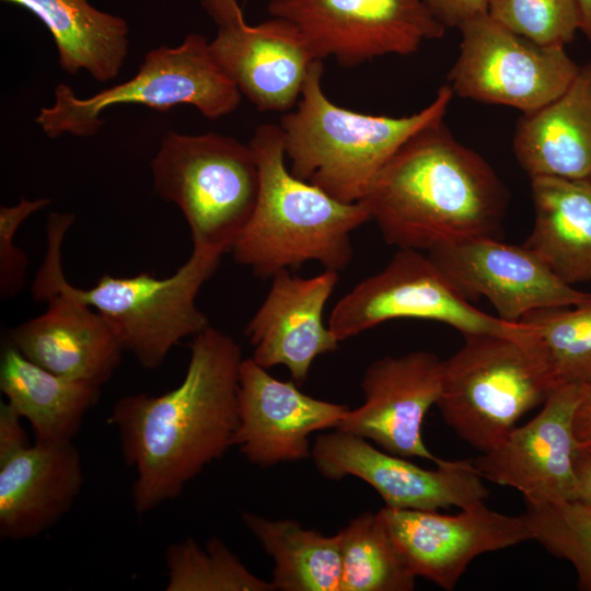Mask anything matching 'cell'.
<instances>
[{
	"label": "cell",
	"instance_id": "cell-1",
	"mask_svg": "<svg viewBox=\"0 0 591 591\" xmlns=\"http://www.w3.org/2000/svg\"><path fill=\"white\" fill-rule=\"evenodd\" d=\"M242 362L237 343L208 326L194 336L176 387L126 395L114 404L106 422L117 429L123 459L136 473L131 501L138 515L177 498L233 447Z\"/></svg>",
	"mask_w": 591,
	"mask_h": 591
},
{
	"label": "cell",
	"instance_id": "cell-2",
	"mask_svg": "<svg viewBox=\"0 0 591 591\" xmlns=\"http://www.w3.org/2000/svg\"><path fill=\"white\" fill-rule=\"evenodd\" d=\"M509 199L490 164L441 119L402 144L359 202L387 244L429 252L470 237H499Z\"/></svg>",
	"mask_w": 591,
	"mask_h": 591
},
{
	"label": "cell",
	"instance_id": "cell-3",
	"mask_svg": "<svg viewBox=\"0 0 591 591\" xmlns=\"http://www.w3.org/2000/svg\"><path fill=\"white\" fill-rule=\"evenodd\" d=\"M259 171L252 217L231 250L258 278L317 262L344 270L352 258L351 233L370 221L361 202H343L296 177L286 166L279 125H259L248 142Z\"/></svg>",
	"mask_w": 591,
	"mask_h": 591
},
{
	"label": "cell",
	"instance_id": "cell-4",
	"mask_svg": "<svg viewBox=\"0 0 591 591\" xmlns=\"http://www.w3.org/2000/svg\"><path fill=\"white\" fill-rule=\"evenodd\" d=\"M323 60L304 81L296 109L283 113L286 160L298 178L343 202H359L402 144L419 129L444 118L454 94L448 83L422 109L392 117L355 112L324 93Z\"/></svg>",
	"mask_w": 591,
	"mask_h": 591
},
{
	"label": "cell",
	"instance_id": "cell-5",
	"mask_svg": "<svg viewBox=\"0 0 591 591\" xmlns=\"http://www.w3.org/2000/svg\"><path fill=\"white\" fill-rule=\"evenodd\" d=\"M464 338L463 346L442 361L436 405L460 439L485 453L498 447L520 418L543 405L558 384L530 327L523 336Z\"/></svg>",
	"mask_w": 591,
	"mask_h": 591
},
{
	"label": "cell",
	"instance_id": "cell-6",
	"mask_svg": "<svg viewBox=\"0 0 591 591\" xmlns=\"http://www.w3.org/2000/svg\"><path fill=\"white\" fill-rule=\"evenodd\" d=\"M150 167L157 194L182 211L193 247L221 256L231 252L259 192L250 144L217 132L169 131Z\"/></svg>",
	"mask_w": 591,
	"mask_h": 591
},
{
	"label": "cell",
	"instance_id": "cell-7",
	"mask_svg": "<svg viewBox=\"0 0 591 591\" xmlns=\"http://www.w3.org/2000/svg\"><path fill=\"white\" fill-rule=\"evenodd\" d=\"M54 95L53 105L42 107L35 118L48 138L94 136L104 125L102 113L116 105L138 104L165 112L185 104L208 119H218L234 112L242 96L213 58L210 42L197 33H189L175 47L149 50L132 78L90 97H79L63 83L55 88Z\"/></svg>",
	"mask_w": 591,
	"mask_h": 591
},
{
	"label": "cell",
	"instance_id": "cell-8",
	"mask_svg": "<svg viewBox=\"0 0 591 591\" xmlns=\"http://www.w3.org/2000/svg\"><path fill=\"white\" fill-rule=\"evenodd\" d=\"M73 221L72 213L49 215L46 255L31 289L47 309L11 328L7 341L50 372L102 386L125 349L109 322L71 291L63 274L61 245Z\"/></svg>",
	"mask_w": 591,
	"mask_h": 591
},
{
	"label": "cell",
	"instance_id": "cell-9",
	"mask_svg": "<svg viewBox=\"0 0 591 591\" xmlns=\"http://www.w3.org/2000/svg\"><path fill=\"white\" fill-rule=\"evenodd\" d=\"M220 259L219 254L193 247L188 259L169 277L106 274L89 289L71 283L70 289L109 322L125 351L144 369L154 370L182 339L210 326L196 299Z\"/></svg>",
	"mask_w": 591,
	"mask_h": 591
},
{
	"label": "cell",
	"instance_id": "cell-10",
	"mask_svg": "<svg viewBox=\"0 0 591 591\" xmlns=\"http://www.w3.org/2000/svg\"><path fill=\"white\" fill-rule=\"evenodd\" d=\"M395 318L440 322L463 336L529 333L523 322H507L475 308L417 250L398 248L382 270L358 282L333 308L328 327L343 341Z\"/></svg>",
	"mask_w": 591,
	"mask_h": 591
},
{
	"label": "cell",
	"instance_id": "cell-11",
	"mask_svg": "<svg viewBox=\"0 0 591 591\" xmlns=\"http://www.w3.org/2000/svg\"><path fill=\"white\" fill-rule=\"evenodd\" d=\"M459 55L447 83L454 95L505 105L522 114L558 97L580 66L565 47L543 46L499 24L487 12L459 27Z\"/></svg>",
	"mask_w": 591,
	"mask_h": 591
},
{
	"label": "cell",
	"instance_id": "cell-12",
	"mask_svg": "<svg viewBox=\"0 0 591 591\" xmlns=\"http://www.w3.org/2000/svg\"><path fill=\"white\" fill-rule=\"evenodd\" d=\"M267 11L297 26L317 59L345 68L410 55L447 31L424 0H269Z\"/></svg>",
	"mask_w": 591,
	"mask_h": 591
},
{
	"label": "cell",
	"instance_id": "cell-13",
	"mask_svg": "<svg viewBox=\"0 0 591 591\" xmlns=\"http://www.w3.org/2000/svg\"><path fill=\"white\" fill-rule=\"evenodd\" d=\"M310 457L328 479L354 476L369 484L389 508L465 510L485 503L489 496L472 460H442L434 470L424 468L338 429L318 436Z\"/></svg>",
	"mask_w": 591,
	"mask_h": 591
},
{
	"label": "cell",
	"instance_id": "cell-14",
	"mask_svg": "<svg viewBox=\"0 0 591 591\" xmlns=\"http://www.w3.org/2000/svg\"><path fill=\"white\" fill-rule=\"evenodd\" d=\"M428 256L467 301L487 299L517 323L531 312L580 304L590 297L559 279L526 246L477 236L438 246Z\"/></svg>",
	"mask_w": 591,
	"mask_h": 591
},
{
	"label": "cell",
	"instance_id": "cell-15",
	"mask_svg": "<svg viewBox=\"0 0 591 591\" xmlns=\"http://www.w3.org/2000/svg\"><path fill=\"white\" fill-rule=\"evenodd\" d=\"M584 386L557 385L530 421L476 457L484 480L514 488L529 506L577 500L573 418Z\"/></svg>",
	"mask_w": 591,
	"mask_h": 591
},
{
	"label": "cell",
	"instance_id": "cell-16",
	"mask_svg": "<svg viewBox=\"0 0 591 591\" xmlns=\"http://www.w3.org/2000/svg\"><path fill=\"white\" fill-rule=\"evenodd\" d=\"M410 572L451 591L479 555L532 540L525 515L503 514L485 503L454 515L432 510H379Z\"/></svg>",
	"mask_w": 591,
	"mask_h": 591
},
{
	"label": "cell",
	"instance_id": "cell-17",
	"mask_svg": "<svg viewBox=\"0 0 591 591\" xmlns=\"http://www.w3.org/2000/svg\"><path fill=\"white\" fill-rule=\"evenodd\" d=\"M442 361L426 350L374 360L361 380L363 403L348 409L336 429L370 440L389 453L438 464L442 459L426 447L421 427L441 393Z\"/></svg>",
	"mask_w": 591,
	"mask_h": 591
},
{
	"label": "cell",
	"instance_id": "cell-18",
	"mask_svg": "<svg viewBox=\"0 0 591 591\" xmlns=\"http://www.w3.org/2000/svg\"><path fill=\"white\" fill-rule=\"evenodd\" d=\"M237 405L233 447L259 467L310 457V436L336 429L349 409L274 378L253 358L243 359L240 368Z\"/></svg>",
	"mask_w": 591,
	"mask_h": 591
},
{
	"label": "cell",
	"instance_id": "cell-19",
	"mask_svg": "<svg viewBox=\"0 0 591 591\" xmlns=\"http://www.w3.org/2000/svg\"><path fill=\"white\" fill-rule=\"evenodd\" d=\"M271 278L266 298L245 327L254 346L252 358L265 369L283 366L297 383H303L313 361L339 345L323 321L338 271L325 269L304 278L283 269Z\"/></svg>",
	"mask_w": 591,
	"mask_h": 591
},
{
	"label": "cell",
	"instance_id": "cell-20",
	"mask_svg": "<svg viewBox=\"0 0 591 591\" xmlns=\"http://www.w3.org/2000/svg\"><path fill=\"white\" fill-rule=\"evenodd\" d=\"M210 49L220 68L259 112L291 111L312 65L320 60L288 20L219 27Z\"/></svg>",
	"mask_w": 591,
	"mask_h": 591
},
{
	"label": "cell",
	"instance_id": "cell-21",
	"mask_svg": "<svg viewBox=\"0 0 591 591\" xmlns=\"http://www.w3.org/2000/svg\"><path fill=\"white\" fill-rule=\"evenodd\" d=\"M84 474L72 440H35L0 461V537L42 535L71 509Z\"/></svg>",
	"mask_w": 591,
	"mask_h": 591
},
{
	"label": "cell",
	"instance_id": "cell-22",
	"mask_svg": "<svg viewBox=\"0 0 591 591\" xmlns=\"http://www.w3.org/2000/svg\"><path fill=\"white\" fill-rule=\"evenodd\" d=\"M513 152L530 178H591V61L558 97L522 114Z\"/></svg>",
	"mask_w": 591,
	"mask_h": 591
},
{
	"label": "cell",
	"instance_id": "cell-23",
	"mask_svg": "<svg viewBox=\"0 0 591 591\" xmlns=\"http://www.w3.org/2000/svg\"><path fill=\"white\" fill-rule=\"evenodd\" d=\"M532 231L523 243L564 282L591 281V178H531Z\"/></svg>",
	"mask_w": 591,
	"mask_h": 591
},
{
	"label": "cell",
	"instance_id": "cell-24",
	"mask_svg": "<svg viewBox=\"0 0 591 591\" xmlns=\"http://www.w3.org/2000/svg\"><path fill=\"white\" fill-rule=\"evenodd\" d=\"M34 14L49 31L60 68L70 76L84 69L105 83L120 72L129 49L128 23L89 0H1Z\"/></svg>",
	"mask_w": 591,
	"mask_h": 591
},
{
	"label": "cell",
	"instance_id": "cell-25",
	"mask_svg": "<svg viewBox=\"0 0 591 591\" xmlns=\"http://www.w3.org/2000/svg\"><path fill=\"white\" fill-rule=\"evenodd\" d=\"M5 402L28 424L35 440H72L101 386L72 380L36 364L5 340L0 363Z\"/></svg>",
	"mask_w": 591,
	"mask_h": 591
},
{
	"label": "cell",
	"instance_id": "cell-26",
	"mask_svg": "<svg viewBox=\"0 0 591 591\" xmlns=\"http://www.w3.org/2000/svg\"><path fill=\"white\" fill-rule=\"evenodd\" d=\"M244 525L274 563L271 582L281 591H339V537L304 529L294 520L243 512Z\"/></svg>",
	"mask_w": 591,
	"mask_h": 591
},
{
	"label": "cell",
	"instance_id": "cell-27",
	"mask_svg": "<svg viewBox=\"0 0 591 591\" xmlns=\"http://www.w3.org/2000/svg\"><path fill=\"white\" fill-rule=\"evenodd\" d=\"M339 591H412L416 577L398 553L380 512H364L338 532Z\"/></svg>",
	"mask_w": 591,
	"mask_h": 591
},
{
	"label": "cell",
	"instance_id": "cell-28",
	"mask_svg": "<svg viewBox=\"0 0 591 591\" xmlns=\"http://www.w3.org/2000/svg\"><path fill=\"white\" fill-rule=\"evenodd\" d=\"M166 591H274L271 581L254 575L218 537L205 546L192 537L172 543L165 553Z\"/></svg>",
	"mask_w": 591,
	"mask_h": 591
},
{
	"label": "cell",
	"instance_id": "cell-29",
	"mask_svg": "<svg viewBox=\"0 0 591 591\" xmlns=\"http://www.w3.org/2000/svg\"><path fill=\"white\" fill-rule=\"evenodd\" d=\"M521 322L544 355L560 384H591V294L580 304L543 309Z\"/></svg>",
	"mask_w": 591,
	"mask_h": 591
},
{
	"label": "cell",
	"instance_id": "cell-30",
	"mask_svg": "<svg viewBox=\"0 0 591 591\" xmlns=\"http://www.w3.org/2000/svg\"><path fill=\"white\" fill-rule=\"evenodd\" d=\"M525 506L532 540L570 563L577 573L578 588L591 591V506L578 499Z\"/></svg>",
	"mask_w": 591,
	"mask_h": 591
},
{
	"label": "cell",
	"instance_id": "cell-31",
	"mask_svg": "<svg viewBox=\"0 0 591 591\" xmlns=\"http://www.w3.org/2000/svg\"><path fill=\"white\" fill-rule=\"evenodd\" d=\"M499 24L536 44L565 47L580 32L577 0H486Z\"/></svg>",
	"mask_w": 591,
	"mask_h": 591
},
{
	"label": "cell",
	"instance_id": "cell-32",
	"mask_svg": "<svg viewBox=\"0 0 591 591\" xmlns=\"http://www.w3.org/2000/svg\"><path fill=\"white\" fill-rule=\"evenodd\" d=\"M50 204L48 198L22 197L14 206L0 207V298L9 300L25 286L27 257L15 244L18 229L33 213Z\"/></svg>",
	"mask_w": 591,
	"mask_h": 591
},
{
	"label": "cell",
	"instance_id": "cell-33",
	"mask_svg": "<svg viewBox=\"0 0 591 591\" xmlns=\"http://www.w3.org/2000/svg\"><path fill=\"white\" fill-rule=\"evenodd\" d=\"M432 14L448 28L459 27L486 12V0H424Z\"/></svg>",
	"mask_w": 591,
	"mask_h": 591
},
{
	"label": "cell",
	"instance_id": "cell-34",
	"mask_svg": "<svg viewBox=\"0 0 591 591\" xmlns=\"http://www.w3.org/2000/svg\"><path fill=\"white\" fill-rule=\"evenodd\" d=\"M22 417L7 403H0V461L30 444Z\"/></svg>",
	"mask_w": 591,
	"mask_h": 591
},
{
	"label": "cell",
	"instance_id": "cell-35",
	"mask_svg": "<svg viewBox=\"0 0 591 591\" xmlns=\"http://www.w3.org/2000/svg\"><path fill=\"white\" fill-rule=\"evenodd\" d=\"M218 27L246 23L236 0H196Z\"/></svg>",
	"mask_w": 591,
	"mask_h": 591
},
{
	"label": "cell",
	"instance_id": "cell-36",
	"mask_svg": "<svg viewBox=\"0 0 591 591\" xmlns=\"http://www.w3.org/2000/svg\"><path fill=\"white\" fill-rule=\"evenodd\" d=\"M578 500L591 506V447L577 445L575 453Z\"/></svg>",
	"mask_w": 591,
	"mask_h": 591
},
{
	"label": "cell",
	"instance_id": "cell-37",
	"mask_svg": "<svg viewBox=\"0 0 591 591\" xmlns=\"http://www.w3.org/2000/svg\"><path fill=\"white\" fill-rule=\"evenodd\" d=\"M573 431L578 444L591 447V384L584 386L583 395L576 409Z\"/></svg>",
	"mask_w": 591,
	"mask_h": 591
},
{
	"label": "cell",
	"instance_id": "cell-38",
	"mask_svg": "<svg viewBox=\"0 0 591 591\" xmlns=\"http://www.w3.org/2000/svg\"><path fill=\"white\" fill-rule=\"evenodd\" d=\"M580 12V32L591 42V0H577Z\"/></svg>",
	"mask_w": 591,
	"mask_h": 591
}]
</instances>
